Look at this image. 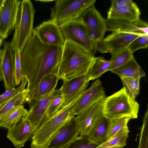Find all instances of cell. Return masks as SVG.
Returning a JSON list of instances; mask_svg holds the SVG:
<instances>
[{
    "label": "cell",
    "instance_id": "6da1fadb",
    "mask_svg": "<svg viewBox=\"0 0 148 148\" xmlns=\"http://www.w3.org/2000/svg\"><path fill=\"white\" fill-rule=\"evenodd\" d=\"M63 47L43 43L33 31L20 54L22 75L27 79L28 90L26 103L43 78L56 75Z\"/></svg>",
    "mask_w": 148,
    "mask_h": 148
},
{
    "label": "cell",
    "instance_id": "7a4b0ae2",
    "mask_svg": "<svg viewBox=\"0 0 148 148\" xmlns=\"http://www.w3.org/2000/svg\"><path fill=\"white\" fill-rule=\"evenodd\" d=\"M96 57L79 45L66 40L56 75L58 79L68 82L86 74Z\"/></svg>",
    "mask_w": 148,
    "mask_h": 148
},
{
    "label": "cell",
    "instance_id": "3957f363",
    "mask_svg": "<svg viewBox=\"0 0 148 148\" xmlns=\"http://www.w3.org/2000/svg\"><path fill=\"white\" fill-rule=\"evenodd\" d=\"M139 109V103L129 96L123 87L103 100V115L108 120L123 117L136 119Z\"/></svg>",
    "mask_w": 148,
    "mask_h": 148
},
{
    "label": "cell",
    "instance_id": "277c9868",
    "mask_svg": "<svg viewBox=\"0 0 148 148\" xmlns=\"http://www.w3.org/2000/svg\"><path fill=\"white\" fill-rule=\"evenodd\" d=\"M35 10L30 0H23L19 6L12 40L10 42L15 51L22 52L32 34Z\"/></svg>",
    "mask_w": 148,
    "mask_h": 148
},
{
    "label": "cell",
    "instance_id": "5b68a950",
    "mask_svg": "<svg viewBox=\"0 0 148 148\" xmlns=\"http://www.w3.org/2000/svg\"><path fill=\"white\" fill-rule=\"evenodd\" d=\"M51 8V19L59 25L79 18L95 0H56Z\"/></svg>",
    "mask_w": 148,
    "mask_h": 148
},
{
    "label": "cell",
    "instance_id": "8992f818",
    "mask_svg": "<svg viewBox=\"0 0 148 148\" xmlns=\"http://www.w3.org/2000/svg\"><path fill=\"white\" fill-rule=\"evenodd\" d=\"M73 104L59 111L53 116L41 124L32 136L31 145L45 147L59 130L75 116L72 113Z\"/></svg>",
    "mask_w": 148,
    "mask_h": 148
},
{
    "label": "cell",
    "instance_id": "52a82bcc",
    "mask_svg": "<svg viewBox=\"0 0 148 148\" xmlns=\"http://www.w3.org/2000/svg\"><path fill=\"white\" fill-rule=\"evenodd\" d=\"M65 40H70L95 55L97 45L89 37L80 18L59 25Z\"/></svg>",
    "mask_w": 148,
    "mask_h": 148
},
{
    "label": "cell",
    "instance_id": "ba28073f",
    "mask_svg": "<svg viewBox=\"0 0 148 148\" xmlns=\"http://www.w3.org/2000/svg\"><path fill=\"white\" fill-rule=\"evenodd\" d=\"M91 40L97 45L104 38L107 31L105 19L93 5L88 8L79 18Z\"/></svg>",
    "mask_w": 148,
    "mask_h": 148
},
{
    "label": "cell",
    "instance_id": "9c48e42d",
    "mask_svg": "<svg viewBox=\"0 0 148 148\" xmlns=\"http://www.w3.org/2000/svg\"><path fill=\"white\" fill-rule=\"evenodd\" d=\"M137 33L113 32L97 45V51L110 54L127 48L135 39L143 35ZM147 35V34H146Z\"/></svg>",
    "mask_w": 148,
    "mask_h": 148
},
{
    "label": "cell",
    "instance_id": "30bf717a",
    "mask_svg": "<svg viewBox=\"0 0 148 148\" xmlns=\"http://www.w3.org/2000/svg\"><path fill=\"white\" fill-rule=\"evenodd\" d=\"M21 2L19 0L0 1V36L4 39L14 29Z\"/></svg>",
    "mask_w": 148,
    "mask_h": 148
},
{
    "label": "cell",
    "instance_id": "8fae6325",
    "mask_svg": "<svg viewBox=\"0 0 148 148\" xmlns=\"http://www.w3.org/2000/svg\"><path fill=\"white\" fill-rule=\"evenodd\" d=\"M89 82L87 74L70 81L63 82L59 89L64 101L59 111L73 104L87 89Z\"/></svg>",
    "mask_w": 148,
    "mask_h": 148
},
{
    "label": "cell",
    "instance_id": "7c38bea8",
    "mask_svg": "<svg viewBox=\"0 0 148 148\" xmlns=\"http://www.w3.org/2000/svg\"><path fill=\"white\" fill-rule=\"evenodd\" d=\"M3 52L0 60V73L6 90L16 88L15 51L10 42L5 41L3 43Z\"/></svg>",
    "mask_w": 148,
    "mask_h": 148
},
{
    "label": "cell",
    "instance_id": "4fadbf2b",
    "mask_svg": "<svg viewBox=\"0 0 148 148\" xmlns=\"http://www.w3.org/2000/svg\"><path fill=\"white\" fill-rule=\"evenodd\" d=\"M106 97L101 80H96L83 93L73 105L72 113L75 116Z\"/></svg>",
    "mask_w": 148,
    "mask_h": 148
},
{
    "label": "cell",
    "instance_id": "5bb4252c",
    "mask_svg": "<svg viewBox=\"0 0 148 148\" xmlns=\"http://www.w3.org/2000/svg\"><path fill=\"white\" fill-rule=\"evenodd\" d=\"M59 92V89H56L48 95L39 100L32 101L28 104L29 110L22 119L29 122L34 132L42 123L47 108L51 101Z\"/></svg>",
    "mask_w": 148,
    "mask_h": 148
},
{
    "label": "cell",
    "instance_id": "9a60e30c",
    "mask_svg": "<svg viewBox=\"0 0 148 148\" xmlns=\"http://www.w3.org/2000/svg\"><path fill=\"white\" fill-rule=\"evenodd\" d=\"M103 99L75 116L80 132V136L88 137L95 123L103 116L102 103Z\"/></svg>",
    "mask_w": 148,
    "mask_h": 148
},
{
    "label": "cell",
    "instance_id": "2e32d148",
    "mask_svg": "<svg viewBox=\"0 0 148 148\" xmlns=\"http://www.w3.org/2000/svg\"><path fill=\"white\" fill-rule=\"evenodd\" d=\"M34 32L43 43L50 45L63 47L65 40L60 26L50 19L44 21L34 29Z\"/></svg>",
    "mask_w": 148,
    "mask_h": 148
},
{
    "label": "cell",
    "instance_id": "e0dca14e",
    "mask_svg": "<svg viewBox=\"0 0 148 148\" xmlns=\"http://www.w3.org/2000/svg\"><path fill=\"white\" fill-rule=\"evenodd\" d=\"M74 117L59 130L45 147L46 148H65L78 136L80 132Z\"/></svg>",
    "mask_w": 148,
    "mask_h": 148
},
{
    "label": "cell",
    "instance_id": "ac0fdd59",
    "mask_svg": "<svg viewBox=\"0 0 148 148\" xmlns=\"http://www.w3.org/2000/svg\"><path fill=\"white\" fill-rule=\"evenodd\" d=\"M107 31L137 33L148 35L147 22L140 19L134 22L120 19H105Z\"/></svg>",
    "mask_w": 148,
    "mask_h": 148
},
{
    "label": "cell",
    "instance_id": "d6986e66",
    "mask_svg": "<svg viewBox=\"0 0 148 148\" xmlns=\"http://www.w3.org/2000/svg\"><path fill=\"white\" fill-rule=\"evenodd\" d=\"M34 133L29 122L22 119L13 128L8 130L7 137L16 148H21Z\"/></svg>",
    "mask_w": 148,
    "mask_h": 148
},
{
    "label": "cell",
    "instance_id": "ffe728a7",
    "mask_svg": "<svg viewBox=\"0 0 148 148\" xmlns=\"http://www.w3.org/2000/svg\"><path fill=\"white\" fill-rule=\"evenodd\" d=\"M59 80L56 74L43 78L39 82L28 104L32 101L39 100L53 92L56 89Z\"/></svg>",
    "mask_w": 148,
    "mask_h": 148
},
{
    "label": "cell",
    "instance_id": "44dd1931",
    "mask_svg": "<svg viewBox=\"0 0 148 148\" xmlns=\"http://www.w3.org/2000/svg\"><path fill=\"white\" fill-rule=\"evenodd\" d=\"M28 92L27 88L24 89L0 108V125L13 112L26 103Z\"/></svg>",
    "mask_w": 148,
    "mask_h": 148
},
{
    "label": "cell",
    "instance_id": "7402d4cb",
    "mask_svg": "<svg viewBox=\"0 0 148 148\" xmlns=\"http://www.w3.org/2000/svg\"><path fill=\"white\" fill-rule=\"evenodd\" d=\"M140 12L138 7L110 8L107 13V19L124 20L136 21L140 18Z\"/></svg>",
    "mask_w": 148,
    "mask_h": 148
},
{
    "label": "cell",
    "instance_id": "603a6c76",
    "mask_svg": "<svg viewBox=\"0 0 148 148\" xmlns=\"http://www.w3.org/2000/svg\"><path fill=\"white\" fill-rule=\"evenodd\" d=\"M110 71L119 77H138L141 78L145 75V73L137 63L134 57L123 65Z\"/></svg>",
    "mask_w": 148,
    "mask_h": 148
},
{
    "label": "cell",
    "instance_id": "cb8c5ba5",
    "mask_svg": "<svg viewBox=\"0 0 148 148\" xmlns=\"http://www.w3.org/2000/svg\"><path fill=\"white\" fill-rule=\"evenodd\" d=\"M108 121L103 116L95 123L88 137L90 142L97 146L107 140Z\"/></svg>",
    "mask_w": 148,
    "mask_h": 148
},
{
    "label": "cell",
    "instance_id": "d4e9b609",
    "mask_svg": "<svg viewBox=\"0 0 148 148\" xmlns=\"http://www.w3.org/2000/svg\"><path fill=\"white\" fill-rule=\"evenodd\" d=\"M110 65V60H106L102 57H96L93 65L87 74L90 81L101 77L108 71Z\"/></svg>",
    "mask_w": 148,
    "mask_h": 148
},
{
    "label": "cell",
    "instance_id": "484cf974",
    "mask_svg": "<svg viewBox=\"0 0 148 148\" xmlns=\"http://www.w3.org/2000/svg\"><path fill=\"white\" fill-rule=\"evenodd\" d=\"M110 54V65L108 71L121 66L134 57L133 53L127 48Z\"/></svg>",
    "mask_w": 148,
    "mask_h": 148
},
{
    "label": "cell",
    "instance_id": "4316f807",
    "mask_svg": "<svg viewBox=\"0 0 148 148\" xmlns=\"http://www.w3.org/2000/svg\"><path fill=\"white\" fill-rule=\"evenodd\" d=\"M127 94L131 97L135 99L140 92V79L138 77H120Z\"/></svg>",
    "mask_w": 148,
    "mask_h": 148
},
{
    "label": "cell",
    "instance_id": "83f0119b",
    "mask_svg": "<svg viewBox=\"0 0 148 148\" xmlns=\"http://www.w3.org/2000/svg\"><path fill=\"white\" fill-rule=\"evenodd\" d=\"M28 110L23 105L19 107L13 112L1 124L0 127L8 130L13 128L27 114Z\"/></svg>",
    "mask_w": 148,
    "mask_h": 148
},
{
    "label": "cell",
    "instance_id": "f1b7e54d",
    "mask_svg": "<svg viewBox=\"0 0 148 148\" xmlns=\"http://www.w3.org/2000/svg\"><path fill=\"white\" fill-rule=\"evenodd\" d=\"M128 117H123L108 120L107 126V139L126 127L129 121Z\"/></svg>",
    "mask_w": 148,
    "mask_h": 148
},
{
    "label": "cell",
    "instance_id": "f546056e",
    "mask_svg": "<svg viewBox=\"0 0 148 148\" xmlns=\"http://www.w3.org/2000/svg\"><path fill=\"white\" fill-rule=\"evenodd\" d=\"M64 99L63 96L60 93V91L48 106L41 124L47 121L58 112L63 102Z\"/></svg>",
    "mask_w": 148,
    "mask_h": 148
},
{
    "label": "cell",
    "instance_id": "4dcf8cb0",
    "mask_svg": "<svg viewBox=\"0 0 148 148\" xmlns=\"http://www.w3.org/2000/svg\"><path fill=\"white\" fill-rule=\"evenodd\" d=\"M27 84V79L25 77H23L21 84L18 87L6 90L5 92L0 95V108L18 92L25 89Z\"/></svg>",
    "mask_w": 148,
    "mask_h": 148
},
{
    "label": "cell",
    "instance_id": "1f68e13d",
    "mask_svg": "<svg viewBox=\"0 0 148 148\" xmlns=\"http://www.w3.org/2000/svg\"><path fill=\"white\" fill-rule=\"evenodd\" d=\"M138 148H148V107L144 116Z\"/></svg>",
    "mask_w": 148,
    "mask_h": 148
},
{
    "label": "cell",
    "instance_id": "d6a6232c",
    "mask_svg": "<svg viewBox=\"0 0 148 148\" xmlns=\"http://www.w3.org/2000/svg\"><path fill=\"white\" fill-rule=\"evenodd\" d=\"M148 46V35H141L132 41L127 48L133 53L140 49H147Z\"/></svg>",
    "mask_w": 148,
    "mask_h": 148
},
{
    "label": "cell",
    "instance_id": "836d02e7",
    "mask_svg": "<svg viewBox=\"0 0 148 148\" xmlns=\"http://www.w3.org/2000/svg\"><path fill=\"white\" fill-rule=\"evenodd\" d=\"M97 146L89 141L88 137L79 136L65 148H94Z\"/></svg>",
    "mask_w": 148,
    "mask_h": 148
},
{
    "label": "cell",
    "instance_id": "e575fe53",
    "mask_svg": "<svg viewBox=\"0 0 148 148\" xmlns=\"http://www.w3.org/2000/svg\"><path fill=\"white\" fill-rule=\"evenodd\" d=\"M21 53L18 51H15V73L16 86L20 84L23 78L20 60Z\"/></svg>",
    "mask_w": 148,
    "mask_h": 148
},
{
    "label": "cell",
    "instance_id": "d590c367",
    "mask_svg": "<svg viewBox=\"0 0 148 148\" xmlns=\"http://www.w3.org/2000/svg\"><path fill=\"white\" fill-rule=\"evenodd\" d=\"M121 7L135 8L138 6L132 0H113L111 1L110 8Z\"/></svg>",
    "mask_w": 148,
    "mask_h": 148
},
{
    "label": "cell",
    "instance_id": "8d00e7d4",
    "mask_svg": "<svg viewBox=\"0 0 148 148\" xmlns=\"http://www.w3.org/2000/svg\"><path fill=\"white\" fill-rule=\"evenodd\" d=\"M35 1H40L42 2H50L54 1V0H35Z\"/></svg>",
    "mask_w": 148,
    "mask_h": 148
},
{
    "label": "cell",
    "instance_id": "74e56055",
    "mask_svg": "<svg viewBox=\"0 0 148 148\" xmlns=\"http://www.w3.org/2000/svg\"><path fill=\"white\" fill-rule=\"evenodd\" d=\"M3 49L0 48V60L3 54Z\"/></svg>",
    "mask_w": 148,
    "mask_h": 148
},
{
    "label": "cell",
    "instance_id": "f35d334b",
    "mask_svg": "<svg viewBox=\"0 0 148 148\" xmlns=\"http://www.w3.org/2000/svg\"><path fill=\"white\" fill-rule=\"evenodd\" d=\"M4 39L0 36V47L2 45Z\"/></svg>",
    "mask_w": 148,
    "mask_h": 148
},
{
    "label": "cell",
    "instance_id": "ab89813d",
    "mask_svg": "<svg viewBox=\"0 0 148 148\" xmlns=\"http://www.w3.org/2000/svg\"><path fill=\"white\" fill-rule=\"evenodd\" d=\"M30 148H46L45 147H40L35 146L32 145H31Z\"/></svg>",
    "mask_w": 148,
    "mask_h": 148
},
{
    "label": "cell",
    "instance_id": "60d3db41",
    "mask_svg": "<svg viewBox=\"0 0 148 148\" xmlns=\"http://www.w3.org/2000/svg\"><path fill=\"white\" fill-rule=\"evenodd\" d=\"M2 80H3V78L0 73V82Z\"/></svg>",
    "mask_w": 148,
    "mask_h": 148
},
{
    "label": "cell",
    "instance_id": "b9f144b4",
    "mask_svg": "<svg viewBox=\"0 0 148 148\" xmlns=\"http://www.w3.org/2000/svg\"><path fill=\"white\" fill-rule=\"evenodd\" d=\"M122 148V147H121L118 146V147H114L113 148Z\"/></svg>",
    "mask_w": 148,
    "mask_h": 148
}]
</instances>
